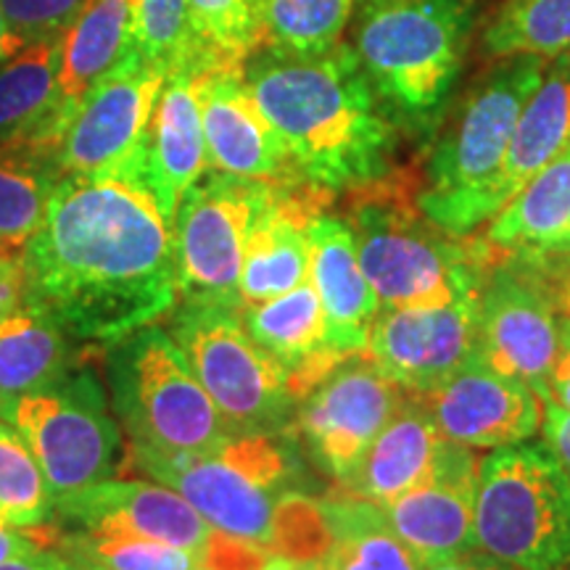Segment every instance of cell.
<instances>
[{
	"mask_svg": "<svg viewBox=\"0 0 570 570\" xmlns=\"http://www.w3.org/2000/svg\"><path fill=\"white\" fill-rule=\"evenodd\" d=\"M356 0H259V46L285 56L333 51Z\"/></svg>",
	"mask_w": 570,
	"mask_h": 570,
	"instance_id": "obj_31",
	"label": "cell"
},
{
	"mask_svg": "<svg viewBox=\"0 0 570 570\" xmlns=\"http://www.w3.org/2000/svg\"><path fill=\"white\" fill-rule=\"evenodd\" d=\"M544 80V59L504 56L441 132L417 209L452 238H468L499 212L497 188L523 106Z\"/></svg>",
	"mask_w": 570,
	"mask_h": 570,
	"instance_id": "obj_3",
	"label": "cell"
},
{
	"mask_svg": "<svg viewBox=\"0 0 570 570\" xmlns=\"http://www.w3.org/2000/svg\"><path fill=\"white\" fill-rule=\"evenodd\" d=\"M306 235L309 283L323 304L327 344L344 356L362 354L381 302L360 265L352 227L344 219L320 212L312 217Z\"/></svg>",
	"mask_w": 570,
	"mask_h": 570,
	"instance_id": "obj_22",
	"label": "cell"
},
{
	"mask_svg": "<svg viewBox=\"0 0 570 570\" xmlns=\"http://www.w3.org/2000/svg\"><path fill=\"white\" fill-rule=\"evenodd\" d=\"M531 262L547 281L552 302L562 317H570V256H520Z\"/></svg>",
	"mask_w": 570,
	"mask_h": 570,
	"instance_id": "obj_42",
	"label": "cell"
},
{
	"mask_svg": "<svg viewBox=\"0 0 570 570\" xmlns=\"http://www.w3.org/2000/svg\"><path fill=\"white\" fill-rule=\"evenodd\" d=\"M27 42L19 38V35L11 32L9 21L3 17V9H0V63H6L9 59H13L21 48H24Z\"/></svg>",
	"mask_w": 570,
	"mask_h": 570,
	"instance_id": "obj_47",
	"label": "cell"
},
{
	"mask_svg": "<svg viewBox=\"0 0 570 570\" xmlns=\"http://www.w3.org/2000/svg\"><path fill=\"white\" fill-rule=\"evenodd\" d=\"M59 529L90 537H132L180 547L202 558L212 525L175 489L148 481H101L53 502Z\"/></svg>",
	"mask_w": 570,
	"mask_h": 570,
	"instance_id": "obj_16",
	"label": "cell"
},
{
	"mask_svg": "<svg viewBox=\"0 0 570 570\" xmlns=\"http://www.w3.org/2000/svg\"><path fill=\"white\" fill-rule=\"evenodd\" d=\"M479 285L481 277L444 306H381L362 354L407 394L439 386L468 365L479 348Z\"/></svg>",
	"mask_w": 570,
	"mask_h": 570,
	"instance_id": "obj_15",
	"label": "cell"
},
{
	"mask_svg": "<svg viewBox=\"0 0 570 570\" xmlns=\"http://www.w3.org/2000/svg\"><path fill=\"white\" fill-rule=\"evenodd\" d=\"M560 312L547 281L520 256L489 262L479 285V354L497 373L544 394L560 344Z\"/></svg>",
	"mask_w": 570,
	"mask_h": 570,
	"instance_id": "obj_13",
	"label": "cell"
},
{
	"mask_svg": "<svg viewBox=\"0 0 570 570\" xmlns=\"http://www.w3.org/2000/svg\"><path fill=\"white\" fill-rule=\"evenodd\" d=\"M6 423L27 441L53 502L127 473L122 431L90 365L51 389L21 396Z\"/></svg>",
	"mask_w": 570,
	"mask_h": 570,
	"instance_id": "obj_10",
	"label": "cell"
},
{
	"mask_svg": "<svg viewBox=\"0 0 570 570\" xmlns=\"http://www.w3.org/2000/svg\"><path fill=\"white\" fill-rule=\"evenodd\" d=\"M56 75L59 38L35 40L0 63V148H21L51 167L67 127Z\"/></svg>",
	"mask_w": 570,
	"mask_h": 570,
	"instance_id": "obj_24",
	"label": "cell"
},
{
	"mask_svg": "<svg viewBox=\"0 0 570 570\" xmlns=\"http://www.w3.org/2000/svg\"><path fill=\"white\" fill-rule=\"evenodd\" d=\"M24 252L0 248V323L21 306L24 294Z\"/></svg>",
	"mask_w": 570,
	"mask_h": 570,
	"instance_id": "obj_41",
	"label": "cell"
},
{
	"mask_svg": "<svg viewBox=\"0 0 570 570\" xmlns=\"http://www.w3.org/2000/svg\"><path fill=\"white\" fill-rule=\"evenodd\" d=\"M483 48L494 59H570V0H504L483 35Z\"/></svg>",
	"mask_w": 570,
	"mask_h": 570,
	"instance_id": "obj_32",
	"label": "cell"
},
{
	"mask_svg": "<svg viewBox=\"0 0 570 570\" xmlns=\"http://www.w3.org/2000/svg\"><path fill=\"white\" fill-rule=\"evenodd\" d=\"M167 69L138 48L92 88L63 127L53 154L59 177H127L138 183L142 146Z\"/></svg>",
	"mask_w": 570,
	"mask_h": 570,
	"instance_id": "obj_12",
	"label": "cell"
},
{
	"mask_svg": "<svg viewBox=\"0 0 570 570\" xmlns=\"http://www.w3.org/2000/svg\"><path fill=\"white\" fill-rule=\"evenodd\" d=\"M198 109L212 173L262 183L298 180L281 138L248 90L240 67L198 75Z\"/></svg>",
	"mask_w": 570,
	"mask_h": 570,
	"instance_id": "obj_19",
	"label": "cell"
},
{
	"mask_svg": "<svg viewBox=\"0 0 570 570\" xmlns=\"http://www.w3.org/2000/svg\"><path fill=\"white\" fill-rule=\"evenodd\" d=\"M541 402H554L570 412V317H560V344L554 354V365L547 377V389Z\"/></svg>",
	"mask_w": 570,
	"mask_h": 570,
	"instance_id": "obj_40",
	"label": "cell"
},
{
	"mask_svg": "<svg viewBox=\"0 0 570 570\" xmlns=\"http://www.w3.org/2000/svg\"><path fill=\"white\" fill-rule=\"evenodd\" d=\"M240 320L248 336L281 362L296 402L348 360L327 344L323 304L309 281L269 302L244 304Z\"/></svg>",
	"mask_w": 570,
	"mask_h": 570,
	"instance_id": "obj_23",
	"label": "cell"
},
{
	"mask_svg": "<svg viewBox=\"0 0 570 570\" xmlns=\"http://www.w3.org/2000/svg\"><path fill=\"white\" fill-rule=\"evenodd\" d=\"M348 227L360 265L386 309L444 306L489 265L481 244H462L389 196L362 198Z\"/></svg>",
	"mask_w": 570,
	"mask_h": 570,
	"instance_id": "obj_9",
	"label": "cell"
},
{
	"mask_svg": "<svg viewBox=\"0 0 570 570\" xmlns=\"http://www.w3.org/2000/svg\"><path fill=\"white\" fill-rule=\"evenodd\" d=\"M441 444L444 436L428 410L415 394L404 391L394 417L377 433L365 460L341 483V491L383 508L431 473Z\"/></svg>",
	"mask_w": 570,
	"mask_h": 570,
	"instance_id": "obj_25",
	"label": "cell"
},
{
	"mask_svg": "<svg viewBox=\"0 0 570 570\" xmlns=\"http://www.w3.org/2000/svg\"><path fill=\"white\" fill-rule=\"evenodd\" d=\"M132 38L140 56L159 63L167 75L194 67L188 0H132Z\"/></svg>",
	"mask_w": 570,
	"mask_h": 570,
	"instance_id": "obj_37",
	"label": "cell"
},
{
	"mask_svg": "<svg viewBox=\"0 0 570 570\" xmlns=\"http://www.w3.org/2000/svg\"><path fill=\"white\" fill-rule=\"evenodd\" d=\"M0 570H67V560L59 552L42 550L38 554H30V558L0 562Z\"/></svg>",
	"mask_w": 570,
	"mask_h": 570,
	"instance_id": "obj_46",
	"label": "cell"
},
{
	"mask_svg": "<svg viewBox=\"0 0 570 570\" xmlns=\"http://www.w3.org/2000/svg\"><path fill=\"white\" fill-rule=\"evenodd\" d=\"M135 51L132 0H96L59 40V92L63 114Z\"/></svg>",
	"mask_w": 570,
	"mask_h": 570,
	"instance_id": "obj_28",
	"label": "cell"
},
{
	"mask_svg": "<svg viewBox=\"0 0 570 570\" xmlns=\"http://www.w3.org/2000/svg\"><path fill=\"white\" fill-rule=\"evenodd\" d=\"M127 470L175 489L214 531L269 550L275 510L302 479L283 433H246L185 458H127Z\"/></svg>",
	"mask_w": 570,
	"mask_h": 570,
	"instance_id": "obj_6",
	"label": "cell"
},
{
	"mask_svg": "<svg viewBox=\"0 0 570 570\" xmlns=\"http://www.w3.org/2000/svg\"><path fill=\"white\" fill-rule=\"evenodd\" d=\"M63 560H67V570H106L101 566H96V562L82 560V558H63Z\"/></svg>",
	"mask_w": 570,
	"mask_h": 570,
	"instance_id": "obj_50",
	"label": "cell"
},
{
	"mask_svg": "<svg viewBox=\"0 0 570 570\" xmlns=\"http://www.w3.org/2000/svg\"><path fill=\"white\" fill-rule=\"evenodd\" d=\"M246 82L302 183L360 190L389 173L399 125L352 48L320 56L265 51L248 63Z\"/></svg>",
	"mask_w": 570,
	"mask_h": 570,
	"instance_id": "obj_2",
	"label": "cell"
},
{
	"mask_svg": "<svg viewBox=\"0 0 570 570\" xmlns=\"http://www.w3.org/2000/svg\"><path fill=\"white\" fill-rule=\"evenodd\" d=\"M325 190L294 183H277L248 233L244 267H240V304H259L288 294L309 281V227L323 212Z\"/></svg>",
	"mask_w": 570,
	"mask_h": 570,
	"instance_id": "obj_21",
	"label": "cell"
},
{
	"mask_svg": "<svg viewBox=\"0 0 570 570\" xmlns=\"http://www.w3.org/2000/svg\"><path fill=\"white\" fill-rule=\"evenodd\" d=\"M425 570H518V568H512L510 562L499 560L494 554L483 550H468V552L452 554V558L431 562V566H425Z\"/></svg>",
	"mask_w": 570,
	"mask_h": 570,
	"instance_id": "obj_44",
	"label": "cell"
},
{
	"mask_svg": "<svg viewBox=\"0 0 570 570\" xmlns=\"http://www.w3.org/2000/svg\"><path fill=\"white\" fill-rule=\"evenodd\" d=\"M198 75L202 71L194 67L169 71L142 146L138 183L154 196L173 227L183 196L209 169L198 109Z\"/></svg>",
	"mask_w": 570,
	"mask_h": 570,
	"instance_id": "obj_20",
	"label": "cell"
},
{
	"mask_svg": "<svg viewBox=\"0 0 570 570\" xmlns=\"http://www.w3.org/2000/svg\"><path fill=\"white\" fill-rule=\"evenodd\" d=\"M169 336L233 436L283 433L294 423L298 402L288 389V375L248 336L240 306L183 302L169 315Z\"/></svg>",
	"mask_w": 570,
	"mask_h": 570,
	"instance_id": "obj_8",
	"label": "cell"
},
{
	"mask_svg": "<svg viewBox=\"0 0 570 570\" xmlns=\"http://www.w3.org/2000/svg\"><path fill=\"white\" fill-rule=\"evenodd\" d=\"M53 497L17 428L0 423V523L13 529L51 523Z\"/></svg>",
	"mask_w": 570,
	"mask_h": 570,
	"instance_id": "obj_35",
	"label": "cell"
},
{
	"mask_svg": "<svg viewBox=\"0 0 570 570\" xmlns=\"http://www.w3.org/2000/svg\"><path fill=\"white\" fill-rule=\"evenodd\" d=\"M320 502L333 531L331 562L336 570H425L377 504L344 491Z\"/></svg>",
	"mask_w": 570,
	"mask_h": 570,
	"instance_id": "obj_30",
	"label": "cell"
},
{
	"mask_svg": "<svg viewBox=\"0 0 570 570\" xmlns=\"http://www.w3.org/2000/svg\"><path fill=\"white\" fill-rule=\"evenodd\" d=\"M38 552H42V547L32 539L30 531L0 523V562L30 558V554Z\"/></svg>",
	"mask_w": 570,
	"mask_h": 570,
	"instance_id": "obj_45",
	"label": "cell"
},
{
	"mask_svg": "<svg viewBox=\"0 0 570 570\" xmlns=\"http://www.w3.org/2000/svg\"><path fill=\"white\" fill-rule=\"evenodd\" d=\"M59 175L48 161L21 148H0V248L24 252L46 219Z\"/></svg>",
	"mask_w": 570,
	"mask_h": 570,
	"instance_id": "obj_33",
	"label": "cell"
},
{
	"mask_svg": "<svg viewBox=\"0 0 570 570\" xmlns=\"http://www.w3.org/2000/svg\"><path fill=\"white\" fill-rule=\"evenodd\" d=\"M269 552L298 562H323L333 552V531L327 525L323 502L294 491L283 497L275 510Z\"/></svg>",
	"mask_w": 570,
	"mask_h": 570,
	"instance_id": "obj_38",
	"label": "cell"
},
{
	"mask_svg": "<svg viewBox=\"0 0 570 570\" xmlns=\"http://www.w3.org/2000/svg\"><path fill=\"white\" fill-rule=\"evenodd\" d=\"M473 0H367L354 56L396 125L425 130L458 82Z\"/></svg>",
	"mask_w": 570,
	"mask_h": 570,
	"instance_id": "obj_4",
	"label": "cell"
},
{
	"mask_svg": "<svg viewBox=\"0 0 570 570\" xmlns=\"http://www.w3.org/2000/svg\"><path fill=\"white\" fill-rule=\"evenodd\" d=\"M566 146H570V59L558 61V67L544 75L520 111L497 188L499 209Z\"/></svg>",
	"mask_w": 570,
	"mask_h": 570,
	"instance_id": "obj_29",
	"label": "cell"
},
{
	"mask_svg": "<svg viewBox=\"0 0 570 570\" xmlns=\"http://www.w3.org/2000/svg\"><path fill=\"white\" fill-rule=\"evenodd\" d=\"M402 399L404 391L391 377L365 354H354L298 402V439L312 462L341 487L365 460Z\"/></svg>",
	"mask_w": 570,
	"mask_h": 570,
	"instance_id": "obj_14",
	"label": "cell"
},
{
	"mask_svg": "<svg viewBox=\"0 0 570 570\" xmlns=\"http://www.w3.org/2000/svg\"><path fill=\"white\" fill-rule=\"evenodd\" d=\"M106 377L127 458H185L233 436L180 346L159 325L109 346Z\"/></svg>",
	"mask_w": 570,
	"mask_h": 570,
	"instance_id": "obj_5",
	"label": "cell"
},
{
	"mask_svg": "<svg viewBox=\"0 0 570 570\" xmlns=\"http://www.w3.org/2000/svg\"><path fill=\"white\" fill-rule=\"evenodd\" d=\"M21 262V306L92 346L119 344L180 304L175 227L127 177H59Z\"/></svg>",
	"mask_w": 570,
	"mask_h": 570,
	"instance_id": "obj_1",
	"label": "cell"
},
{
	"mask_svg": "<svg viewBox=\"0 0 570 570\" xmlns=\"http://www.w3.org/2000/svg\"><path fill=\"white\" fill-rule=\"evenodd\" d=\"M541 407H544V417H541L544 441L570 481V412L554 402H541Z\"/></svg>",
	"mask_w": 570,
	"mask_h": 570,
	"instance_id": "obj_43",
	"label": "cell"
},
{
	"mask_svg": "<svg viewBox=\"0 0 570 570\" xmlns=\"http://www.w3.org/2000/svg\"><path fill=\"white\" fill-rule=\"evenodd\" d=\"M194 570H209V568H206V566H204V562H198V566H196Z\"/></svg>",
	"mask_w": 570,
	"mask_h": 570,
	"instance_id": "obj_52",
	"label": "cell"
},
{
	"mask_svg": "<svg viewBox=\"0 0 570 570\" xmlns=\"http://www.w3.org/2000/svg\"><path fill=\"white\" fill-rule=\"evenodd\" d=\"M312 570H336V568H333V562H331V558H327V560H323V562H317V566H315V568H312Z\"/></svg>",
	"mask_w": 570,
	"mask_h": 570,
	"instance_id": "obj_51",
	"label": "cell"
},
{
	"mask_svg": "<svg viewBox=\"0 0 570 570\" xmlns=\"http://www.w3.org/2000/svg\"><path fill=\"white\" fill-rule=\"evenodd\" d=\"M82 365L88 356L71 348L56 320L19 306L0 323V417L9 420L21 396L56 386Z\"/></svg>",
	"mask_w": 570,
	"mask_h": 570,
	"instance_id": "obj_26",
	"label": "cell"
},
{
	"mask_svg": "<svg viewBox=\"0 0 570 570\" xmlns=\"http://www.w3.org/2000/svg\"><path fill=\"white\" fill-rule=\"evenodd\" d=\"M570 230V146L533 175L489 219L481 246L487 259L547 252Z\"/></svg>",
	"mask_w": 570,
	"mask_h": 570,
	"instance_id": "obj_27",
	"label": "cell"
},
{
	"mask_svg": "<svg viewBox=\"0 0 570 570\" xmlns=\"http://www.w3.org/2000/svg\"><path fill=\"white\" fill-rule=\"evenodd\" d=\"M475 494L479 458L473 449L444 439L431 473L381 510L396 537L417 554L423 566H431L452 554L479 550Z\"/></svg>",
	"mask_w": 570,
	"mask_h": 570,
	"instance_id": "obj_18",
	"label": "cell"
},
{
	"mask_svg": "<svg viewBox=\"0 0 570 570\" xmlns=\"http://www.w3.org/2000/svg\"><path fill=\"white\" fill-rule=\"evenodd\" d=\"M277 183L212 173L183 196L175 217V262L183 302L240 304L248 233Z\"/></svg>",
	"mask_w": 570,
	"mask_h": 570,
	"instance_id": "obj_11",
	"label": "cell"
},
{
	"mask_svg": "<svg viewBox=\"0 0 570 570\" xmlns=\"http://www.w3.org/2000/svg\"><path fill=\"white\" fill-rule=\"evenodd\" d=\"M479 550L518 570L570 566V481L547 444H512L479 458Z\"/></svg>",
	"mask_w": 570,
	"mask_h": 570,
	"instance_id": "obj_7",
	"label": "cell"
},
{
	"mask_svg": "<svg viewBox=\"0 0 570 570\" xmlns=\"http://www.w3.org/2000/svg\"><path fill=\"white\" fill-rule=\"evenodd\" d=\"M194 67H240L259 46V0H188Z\"/></svg>",
	"mask_w": 570,
	"mask_h": 570,
	"instance_id": "obj_34",
	"label": "cell"
},
{
	"mask_svg": "<svg viewBox=\"0 0 570 570\" xmlns=\"http://www.w3.org/2000/svg\"><path fill=\"white\" fill-rule=\"evenodd\" d=\"M523 256H570V230L566 235H560L554 244L541 254H523Z\"/></svg>",
	"mask_w": 570,
	"mask_h": 570,
	"instance_id": "obj_49",
	"label": "cell"
},
{
	"mask_svg": "<svg viewBox=\"0 0 570 570\" xmlns=\"http://www.w3.org/2000/svg\"><path fill=\"white\" fill-rule=\"evenodd\" d=\"M96 0H0L11 32L30 46L35 40L61 38Z\"/></svg>",
	"mask_w": 570,
	"mask_h": 570,
	"instance_id": "obj_39",
	"label": "cell"
},
{
	"mask_svg": "<svg viewBox=\"0 0 570 570\" xmlns=\"http://www.w3.org/2000/svg\"><path fill=\"white\" fill-rule=\"evenodd\" d=\"M317 562H298V560H291V558H283V554H275L269 552V558L265 560V566L259 570H312Z\"/></svg>",
	"mask_w": 570,
	"mask_h": 570,
	"instance_id": "obj_48",
	"label": "cell"
},
{
	"mask_svg": "<svg viewBox=\"0 0 570 570\" xmlns=\"http://www.w3.org/2000/svg\"><path fill=\"white\" fill-rule=\"evenodd\" d=\"M63 558H82L106 570H194L198 554L180 547L132 537H90L63 531L56 550Z\"/></svg>",
	"mask_w": 570,
	"mask_h": 570,
	"instance_id": "obj_36",
	"label": "cell"
},
{
	"mask_svg": "<svg viewBox=\"0 0 570 570\" xmlns=\"http://www.w3.org/2000/svg\"><path fill=\"white\" fill-rule=\"evenodd\" d=\"M439 433L468 449H502L537 436L541 399L525 383L491 370L479 354L425 394H415Z\"/></svg>",
	"mask_w": 570,
	"mask_h": 570,
	"instance_id": "obj_17",
	"label": "cell"
},
{
	"mask_svg": "<svg viewBox=\"0 0 570 570\" xmlns=\"http://www.w3.org/2000/svg\"><path fill=\"white\" fill-rule=\"evenodd\" d=\"M365 3H367V0H365Z\"/></svg>",
	"mask_w": 570,
	"mask_h": 570,
	"instance_id": "obj_53",
	"label": "cell"
}]
</instances>
